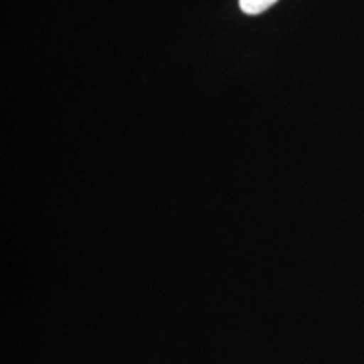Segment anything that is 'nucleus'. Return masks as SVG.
Listing matches in <instances>:
<instances>
[{"instance_id": "obj_1", "label": "nucleus", "mask_w": 364, "mask_h": 364, "mask_svg": "<svg viewBox=\"0 0 364 364\" xmlns=\"http://www.w3.org/2000/svg\"><path fill=\"white\" fill-rule=\"evenodd\" d=\"M275 2H279V0H240V7L248 16H257V14H262L267 9H270Z\"/></svg>"}]
</instances>
